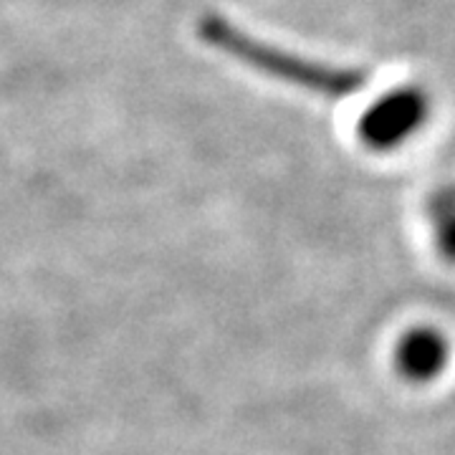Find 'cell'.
I'll use <instances>...</instances> for the list:
<instances>
[{"instance_id":"277c9868","label":"cell","mask_w":455,"mask_h":455,"mask_svg":"<svg viewBox=\"0 0 455 455\" xmlns=\"http://www.w3.org/2000/svg\"><path fill=\"white\" fill-rule=\"evenodd\" d=\"M430 238L445 263L455 266V185L443 188L427 203Z\"/></svg>"},{"instance_id":"7a4b0ae2","label":"cell","mask_w":455,"mask_h":455,"mask_svg":"<svg viewBox=\"0 0 455 455\" xmlns=\"http://www.w3.org/2000/svg\"><path fill=\"white\" fill-rule=\"evenodd\" d=\"M453 362V341L445 329L430 324H412L395 339L392 367L407 385L427 387L448 372Z\"/></svg>"},{"instance_id":"6da1fadb","label":"cell","mask_w":455,"mask_h":455,"mask_svg":"<svg viewBox=\"0 0 455 455\" xmlns=\"http://www.w3.org/2000/svg\"><path fill=\"white\" fill-rule=\"evenodd\" d=\"M208 38H211V44H218L220 49L245 59V64L256 66L266 74L281 76L286 82L301 84L304 89L324 92V94H349L359 86L357 74H352L347 68L314 64L307 59H299V56H289L286 51L260 46V44H253V38H248L241 31H233L226 23L211 26Z\"/></svg>"},{"instance_id":"3957f363","label":"cell","mask_w":455,"mask_h":455,"mask_svg":"<svg viewBox=\"0 0 455 455\" xmlns=\"http://www.w3.org/2000/svg\"><path fill=\"white\" fill-rule=\"evenodd\" d=\"M425 119H427V99L412 89H405L379 99L362 114L359 140L370 149L392 152L423 130Z\"/></svg>"}]
</instances>
